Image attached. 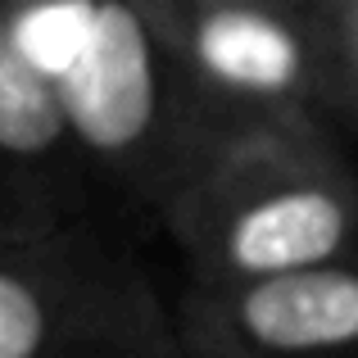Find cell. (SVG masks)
Masks as SVG:
<instances>
[{
  "mask_svg": "<svg viewBox=\"0 0 358 358\" xmlns=\"http://www.w3.org/2000/svg\"><path fill=\"white\" fill-rule=\"evenodd\" d=\"M186 358H358V250L250 281H195L173 299Z\"/></svg>",
  "mask_w": 358,
  "mask_h": 358,
  "instance_id": "obj_5",
  "label": "cell"
},
{
  "mask_svg": "<svg viewBox=\"0 0 358 358\" xmlns=\"http://www.w3.org/2000/svg\"><path fill=\"white\" fill-rule=\"evenodd\" d=\"M14 50L50 87L100 195L155 218L213 122L136 0H0Z\"/></svg>",
  "mask_w": 358,
  "mask_h": 358,
  "instance_id": "obj_1",
  "label": "cell"
},
{
  "mask_svg": "<svg viewBox=\"0 0 358 358\" xmlns=\"http://www.w3.org/2000/svg\"><path fill=\"white\" fill-rule=\"evenodd\" d=\"M213 127L327 118V36L313 0H136ZM336 127V122H331Z\"/></svg>",
  "mask_w": 358,
  "mask_h": 358,
  "instance_id": "obj_4",
  "label": "cell"
},
{
  "mask_svg": "<svg viewBox=\"0 0 358 358\" xmlns=\"http://www.w3.org/2000/svg\"><path fill=\"white\" fill-rule=\"evenodd\" d=\"M155 222L195 281H250L358 250V168L327 118L213 131Z\"/></svg>",
  "mask_w": 358,
  "mask_h": 358,
  "instance_id": "obj_2",
  "label": "cell"
},
{
  "mask_svg": "<svg viewBox=\"0 0 358 358\" xmlns=\"http://www.w3.org/2000/svg\"><path fill=\"white\" fill-rule=\"evenodd\" d=\"M100 186L59 100L14 50L0 23V227L91 218Z\"/></svg>",
  "mask_w": 358,
  "mask_h": 358,
  "instance_id": "obj_6",
  "label": "cell"
},
{
  "mask_svg": "<svg viewBox=\"0 0 358 358\" xmlns=\"http://www.w3.org/2000/svg\"><path fill=\"white\" fill-rule=\"evenodd\" d=\"M327 36V91L336 131L358 136V0H313Z\"/></svg>",
  "mask_w": 358,
  "mask_h": 358,
  "instance_id": "obj_7",
  "label": "cell"
},
{
  "mask_svg": "<svg viewBox=\"0 0 358 358\" xmlns=\"http://www.w3.org/2000/svg\"><path fill=\"white\" fill-rule=\"evenodd\" d=\"M0 358H186L177 308L91 218L0 227Z\"/></svg>",
  "mask_w": 358,
  "mask_h": 358,
  "instance_id": "obj_3",
  "label": "cell"
}]
</instances>
